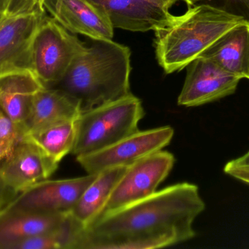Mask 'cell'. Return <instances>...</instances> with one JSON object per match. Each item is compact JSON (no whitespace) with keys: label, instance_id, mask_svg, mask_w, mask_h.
I'll list each match as a JSON object with an SVG mask.
<instances>
[{"label":"cell","instance_id":"cell-1","mask_svg":"<svg viewBox=\"0 0 249 249\" xmlns=\"http://www.w3.org/2000/svg\"><path fill=\"white\" fill-rule=\"evenodd\" d=\"M206 209L196 184L184 182L101 215L81 230L73 249H155L196 236L193 223Z\"/></svg>","mask_w":249,"mask_h":249},{"label":"cell","instance_id":"cell-2","mask_svg":"<svg viewBox=\"0 0 249 249\" xmlns=\"http://www.w3.org/2000/svg\"><path fill=\"white\" fill-rule=\"evenodd\" d=\"M93 40L50 87L75 99L81 113L130 94V49L112 39Z\"/></svg>","mask_w":249,"mask_h":249},{"label":"cell","instance_id":"cell-3","mask_svg":"<svg viewBox=\"0 0 249 249\" xmlns=\"http://www.w3.org/2000/svg\"><path fill=\"white\" fill-rule=\"evenodd\" d=\"M208 3L190 6L181 16L155 31L157 59L165 73L180 71L200 57L222 35L243 23Z\"/></svg>","mask_w":249,"mask_h":249},{"label":"cell","instance_id":"cell-4","mask_svg":"<svg viewBox=\"0 0 249 249\" xmlns=\"http://www.w3.org/2000/svg\"><path fill=\"white\" fill-rule=\"evenodd\" d=\"M144 114L142 101L131 93L80 113L71 153L76 157L89 154L136 133Z\"/></svg>","mask_w":249,"mask_h":249},{"label":"cell","instance_id":"cell-5","mask_svg":"<svg viewBox=\"0 0 249 249\" xmlns=\"http://www.w3.org/2000/svg\"><path fill=\"white\" fill-rule=\"evenodd\" d=\"M86 48L77 37L43 13L32 44L34 74L45 87H51L63 78Z\"/></svg>","mask_w":249,"mask_h":249},{"label":"cell","instance_id":"cell-6","mask_svg":"<svg viewBox=\"0 0 249 249\" xmlns=\"http://www.w3.org/2000/svg\"><path fill=\"white\" fill-rule=\"evenodd\" d=\"M174 135L171 127L138 131L98 152L77 156L88 174L95 175L109 168L128 167L139 159L162 150Z\"/></svg>","mask_w":249,"mask_h":249},{"label":"cell","instance_id":"cell-7","mask_svg":"<svg viewBox=\"0 0 249 249\" xmlns=\"http://www.w3.org/2000/svg\"><path fill=\"white\" fill-rule=\"evenodd\" d=\"M43 18L38 7L32 11L0 17V78L18 73H33L32 44Z\"/></svg>","mask_w":249,"mask_h":249},{"label":"cell","instance_id":"cell-8","mask_svg":"<svg viewBox=\"0 0 249 249\" xmlns=\"http://www.w3.org/2000/svg\"><path fill=\"white\" fill-rule=\"evenodd\" d=\"M174 163L175 157L172 153L160 150L127 167L101 215L118 210L156 192L158 186L168 176Z\"/></svg>","mask_w":249,"mask_h":249},{"label":"cell","instance_id":"cell-9","mask_svg":"<svg viewBox=\"0 0 249 249\" xmlns=\"http://www.w3.org/2000/svg\"><path fill=\"white\" fill-rule=\"evenodd\" d=\"M96 176L88 174L69 179L44 180L19 193L5 207L36 213H70Z\"/></svg>","mask_w":249,"mask_h":249},{"label":"cell","instance_id":"cell-10","mask_svg":"<svg viewBox=\"0 0 249 249\" xmlns=\"http://www.w3.org/2000/svg\"><path fill=\"white\" fill-rule=\"evenodd\" d=\"M187 76L178 98V105L196 107L235 93L241 77L216 61L197 57L187 66Z\"/></svg>","mask_w":249,"mask_h":249},{"label":"cell","instance_id":"cell-11","mask_svg":"<svg viewBox=\"0 0 249 249\" xmlns=\"http://www.w3.org/2000/svg\"><path fill=\"white\" fill-rule=\"evenodd\" d=\"M37 145L29 139H20L8 157L0 162V177L15 194L48 179L58 168Z\"/></svg>","mask_w":249,"mask_h":249},{"label":"cell","instance_id":"cell-12","mask_svg":"<svg viewBox=\"0 0 249 249\" xmlns=\"http://www.w3.org/2000/svg\"><path fill=\"white\" fill-rule=\"evenodd\" d=\"M38 8L71 34L112 39L114 28L103 10L90 0H39Z\"/></svg>","mask_w":249,"mask_h":249},{"label":"cell","instance_id":"cell-13","mask_svg":"<svg viewBox=\"0 0 249 249\" xmlns=\"http://www.w3.org/2000/svg\"><path fill=\"white\" fill-rule=\"evenodd\" d=\"M107 16L111 24L131 32H147L168 24L174 15L147 0H90Z\"/></svg>","mask_w":249,"mask_h":249},{"label":"cell","instance_id":"cell-14","mask_svg":"<svg viewBox=\"0 0 249 249\" xmlns=\"http://www.w3.org/2000/svg\"><path fill=\"white\" fill-rule=\"evenodd\" d=\"M80 113L78 102L67 94L58 89L42 88L34 96L20 139L56 124L74 121Z\"/></svg>","mask_w":249,"mask_h":249},{"label":"cell","instance_id":"cell-15","mask_svg":"<svg viewBox=\"0 0 249 249\" xmlns=\"http://www.w3.org/2000/svg\"><path fill=\"white\" fill-rule=\"evenodd\" d=\"M70 213H45L4 206L0 210V249H11L23 240L61 228Z\"/></svg>","mask_w":249,"mask_h":249},{"label":"cell","instance_id":"cell-16","mask_svg":"<svg viewBox=\"0 0 249 249\" xmlns=\"http://www.w3.org/2000/svg\"><path fill=\"white\" fill-rule=\"evenodd\" d=\"M200 57L216 61L242 79H249V23L243 22L225 32Z\"/></svg>","mask_w":249,"mask_h":249},{"label":"cell","instance_id":"cell-17","mask_svg":"<svg viewBox=\"0 0 249 249\" xmlns=\"http://www.w3.org/2000/svg\"><path fill=\"white\" fill-rule=\"evenodd\" d=\"M45 87L32 73H18L0 78V108L15 123L19 134L36 92Z\"/></svg>","mask_w":249,"mask_h":249},{"label":"cell","instance_id":"cell-18","mask_svg":"<svg viewBox=\"0 0 249 249\" xmlns=\"http://www.w3.org/2000/svg\"><path fill=\"white\" fill-rule=\"evenodd\" d=\"M127 167L109 168L96 174L70 212V216L83 228L100 216L116 184Z\"/></svg>","mask_w":249,"mask_h":249},{"label":"cell","instance_id":"cell-19","mask_svg":"<svg viewBox=\"0 0 249 249\" xmlns=\"http://www.w3.org/2000/svg\"><path fill=\"white\" fill-rule=\"evenodd\" d=\"M75 121L56 124L20 139L32 140L51 159L59 164L64 157L71 153L74 148L76 137Z\"/></svg>","mask_w":249,"mask_h":249},{"label":"cell","instance_id":"cell-20","mask_svg":"<svg viewBox=\"0 0 249 249\" xmlns=\"http://www.w3.org/2000/svg\"><path fill=\"white\" fill-rule=\"evenodd\" d=\"M83 229L71 216L58 229L23 240L11 249H72L79 232Z\"/></svg>","mask_w":249,"mask_h":249},{"label":"cell","instance_id":"cell-21","mask_svg":"<svg viewBox=\"0 0 249 249\" xmlns=\"http://www.w3.org/2000/svg\"><path fill=\"white\" fill-rule=\"evenodd\" d=\"M19 140L17 127L0 108V162L11 154Z\"/></svg>","mask_w":249,"mask_h":249},{"label":"cell","instance_id":"cell-22","mask_svg":"<svg viewBox=\"0 0 249 249\" xmlns=\"http://www.w3.org/2000/svg\"><path fill=\"white\" fill-rule=\"evenodd\" d=\"M206 3L242 18L244 21L249 23V0H206Z\"/></svg>","mask_w":249,"mask_h":249},{"label":"cell","instance_id":"cell-23","mask_svg":"<svg viewBox=\"0 0 249 249\" xmlns=\"http://www.w3.org/2000/svg\"><path fill=\"white\" fill-rule=\"evenodd\" d=\"M37 7V0H10L7 14H17L32 11Z\"/></svg>","mask_w":249,"mask_h":249},{"label":"cell","instance_id":"cell-24","mask_svg":"<svg viewBox=\"0 0 249 249\" xmlns=\"http://www.w3.org/2000/svg\"><path fill=\"white\" fill-rule=\"evenodd\" d=\"M224 171L228 175L249 184V168L234 166L228 162L224 168Z\"/></svg>","mask_w":249,"mask_h":249},{"label":"cell","instance_id":"cell-25","mask_svg":"<svg viewBox=\"0 0 249 249\" xmlns=\"http://www.w3.org/2000/svg\"><path fill=\"white\" fill-rule=\"evenodd\" d=\"M15 197L16 195L6 187L0 177V210L7 206Z\"/></svg>","mask_w":249,"mask_h":249},{"label":"cell","instance_id":"cell-26","mask_svg":"<svg viewBox=\"0 0 249 249\" xmlns=\"http://www.w3.org/2000/svg\"><path fill=\"white\" fill-rule=\"evenodd\" d=\"M147 1L157 4V5L160 6V7L167 9V10H169L171 7H172L176 3L178 2L180 0H147ZM181 1H184L188 5V1L187 0H181Z\"/></svg>","mask_w":249,"mask_h":249},{"label":"cell","instance_id":"cell-27","mask_svg":"<svg viewBox=\"0 0 249 249\" xmlns=\"http://www.w3.org/2000/svg\"><path fill=\"white\" fill-rule=\"evenodd\" d=\"M229 163L234 166L249 168V151L241 157L230 161Z\"/></svg>","mask_w":249,"mask_h":249},{"label":"cell","instance_id":"cell-28","mask_svg":"<svg viewBox=\"0 0 249 249\" xmlns=\"http://www.w3.org/2000/svg\"><path fill=\"white\" fill-rule=\"evenodd\" d=\"M10 0H0V15L4 14L7 12Z\"/></svg>","mask_w":249,"mask_h":249},{"label":"cell","instance_id":"cell-29","mask_svg":"<svg viewBox=\"0 0 249 249\" xmlns=\"http://www.w3.org/2000/svg\"><path fill=\"white\" fill-rule=\"evenodd\" d=\"M187 1H188L189 7H190L199 3L206 2V0H187Z\"/></svg>","mask_w":249,"mask_h":249},{"label":"cell","instance_id":"cell-30","mask_svg":"<svg viewBox=\"0 0 249 249\" xmlns=\"http://www.w3.org/2000/svg\"><path fill=\"white\" fill-rule=\"evenodd\" d=\"M1 15H0V17H1Z\"/></svg>","mask_w":249,"mask_h":249},{"label":"cell","instance_id":"cell-31","mask_svg":"<svg viewBox=\"0 0 249 249\" xmlns=\"http://www.w3.org/2000/svg\"><path fill=\"white\" fill-rule=\"evenodd\" d=\"M38 1H39V0H37V3H38Z\"/></svg>","mask_w":249,"mask_h":249}]
</instances>
